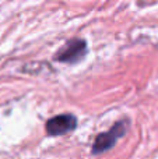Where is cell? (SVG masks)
<instances>
[{
    "instance_id": "obj_2",
    "label": "cell",
    "mask_w": 158,
    "mask_h": 159,
    "mask_svg": "<svg viewBox=\"0 0 158 159\" xmlns=\"http://www.w3.org/2000/svg\"><path fill=\"white\" fill-rule=\"evenodd\" d=\"M87 55V43L84 39L74 38L70 39L69 42L60 48L58 53H55L53 60L59 61V63H69L74 64L83 60V57Z\"/></svg>"
},
{
    "instance_id": "obj_3",
    "label": "cell",
    "mask_w": 158,
    "mask_h": 159,
    "mask_svg": "<svg viewBox=\"0 0 158 159\" xmlns=\"http://www.w3.org/2000/svg\"><path fill=\"white\" fill-rule=\"evenodd\" d=\"M45 129H46V134L49 137L64 135L77 129V117L74 115H70V113L58 115L46 121Z\"/></svg>"
},
{
    "instance_id": "obj_1",
    "label": "cell",
    "mask_w": 158,
    "mask_h": 159,
    "mask_svg": "<svg viewBox=\"0 0 158 159\" xmlns=\"http://www.w3.org/2000/svg\"><path fill=\"white\" fill-rule=\"evenodd\" d=\"M129 124L130 123H129L128 119H122V120L116 121L114 124V127H111L106 133L98 134L94 144H92V149H91L92 155H100L102 152H106L108 149L114 148L115 144L118 143V140L128 133Z\"/></svg>"
}]
</instances>
